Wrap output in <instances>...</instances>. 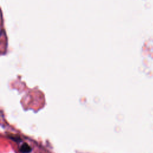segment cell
Masks as SVG:
<instances>
[{
  "label": "cell",
  "instance_id": "cell-1",
  "mask_svg": "<svg viewBox=\"0 0 153 153\" xmlns=\"http://www.w3.org/2000/svg\"><path fill=\"white\" fill-rule=\"evenodd\" d=\"M31 147L26 143L23 144L20 148V151L22 153H29L31 152Z\"/></svg>",
  "mask_w": 153,
  "mask_h": 153
},
{
  "label": "cell",
  "instance_id": "cell-2",
  "mask_svg": "<svg viewBox=\"0 0 153 153\" xmlns=\"http://www.w3.org/2000/svg\"><path fill=\"white\" fill-rule=\"evenodd\" d=\"M9 138L11 139L14 140V141L15 142H21V139L19 137H17V136H9Z\"/></svg>",
  "mask_w": 153,
  "mask_h": 153
}]
</instances>
